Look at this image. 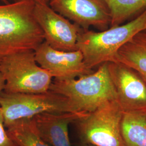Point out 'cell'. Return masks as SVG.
Returning <instances> with one entry per match:
<instances>
[{
	"instance_id": "52a82bcc",
	"label": "cell",
	"mask_w": 146,
	"mask_h": 146,
	"mask_svg": "<svg viewBox=\"0 0 146 146\" xmlns=\"http://www.w3.org/2000/svg\"><path fill=\"white\" fill-rule=\"evenodd\" d=\"M116 100L123 112L146 115V81L135 69L119 62H108Z\"/></svg>"
},
{
	"instance_id": "8fae6325",
	"label": "cell",
	"mask_w": 146,
	"mask_h": 146,
	"mask_svg": "<svg viewBox=\"0 0 146 146\" xmlns=\"http://www.w3.org/2000/svg\"><path fill=\"white\" fill-rule=\"evenodd\" d=\"M87 114L43 113L31 117L39 135L50 146H72L68 127Z\"/></svg>"
},
{
	"instance_id": "e0dca14e",
	"label": "cell",
	"mask_w": 146,
	"mask_h": 146,
	"mask_svg": "<svg viewBox=\"0 0 146 146\" xmlns=\"http://www.w3.org/2000/svg\"><path fill=\"white\" fill-rule=\"evenodd\" d=\"M5 85V79L0 70V93L3 90Z\"/></svg>"
},
{
	"instance_id": "277c9868",
	"label": "cell",
	"mask_w": 146,
	"mask_h": 146,
	"mask_svg": "<svg viewBox=\"0 0 146 146\" xmlns=\"http://www.w3.org/2000/svg\"><path fill=\"white\" fill-rule=\"evenodd\" d=\"M5 79L3 91L10 93H40L48 91L52 75L37 63L34 50L14 54L0 62Z\"/></svg>"
},
{
	"instance_id": "7a4b0ae2",
	"label": "cell",
	"mask_w": 146,
	"mask_h": 146,
	"mask_svg": "<svg viewBox=\"0 0 146 146\" xmlns=\"http://www.w3.org/2000/svg\"><path fill=\"white\" fill-rule=\"evenodd\" d=\"M49 90L68 99L75 112L88 114L101 106L116 100L115 89L108 68V62L96 71L67 80L52 81Z\"/></svg>"
},
{
	"instance_id": "9a60e30c",
	"label": "cell",
	"mask_w": 146,
	"mask_h": 146,
	"mask_svg": "<svg viewBox=\"0 0 146 146\" xmlns=\"http://www.w3.org/2000/svg\"><path fill=\"white\" fill-rule=\"evenodd\" d=\"M111 16L110 27L116 26L146 9V0H103Z\"/></svg>"
},
{
	"instance_id": "5b68a950",
	"label": "cell",
	"mask_w": 146,
	"mask_h": 146,
	"mask_svg": "<svg viewBox=\"0 0 146 146\" xmlns=\"http://www.w3.org/2000/svg\"><path fill=\"white\" fill-rule=\"evenodd\" d=\"M123 113L116 100H113L76 121L74 123L82 143L125 146L121 133Z\"/></svg>"
},
{
	"instance_id": "8992f818",
	"label": "cell",
	"mask_w": 146,
	"mask_h": 146,
	"mask_svg": "<svg viewBox=\"0 0 146 146\" xmlns=\"http://www.w3.org/2000/svg\"><path fill=\"white\" fill-rule=\"evenodd\" d=\"M5 128L15 121L43 113L75 112L67 98L49 90L40 93H0Z\"/></svg>"
},
{
	"instance_id": "30bf717a",
	"label": "cell",
	"mask_w": 146,
	"mask_h": 146,
	"mask_svg": "<svg viewBox=\"0 0 146 146\" xmlns=\"http://www.w3.org/2000/svg\"><path fill=\"white\" fill-rule=\"evenodd\" d=\"M49 5L84 31L94 27L102 31L110 25V10L103 0H50Z\"/></svg>"
},
{
	"instance_id": "2e32d148",
	"label": "cell",
	"mask_w": 146,
	"mask_h": 146,
	"mask_svg": "<svg viewBox=\"0 0 146 146\" xmlns=\"http://www.w3.org/2000/svg\"><path fill=\"white\" fill-rule=\"evenodd\" d=\"M0 146H18L8 135L4 123V117L0 107Z\"/></svg>"
},
{
	"instance_id": "3957f363",
	"label": "cell",
	"mask_w": 146,
	"mask_h": 146,
	"mask_svg": "<svg viewBox=\"0 0 146 146\" xmlns=\"http://www.w3.org/2000/svg\"><path fill=\"white\" fill-rule=\"evenodd\" d=\"M146 31V9L125 25L110 27L102 31H84L78 34L77 47L82 52L88 68L115 62L120 48L136 34Z\"/></svg>"
},
{
	"instance_id": "4fadbf2b",
	"label": "cell",
	"mask_w": 146,
	"mask_h": 146,
	"mask_svg": "<svg viewBox=\"0 0 146 146\" xmlns=\"http://www.w3.org/2000/svg\"><path fill=\"white\" fill-rule=\"evenodd\" d=\"M121 133L125 146H146V115L123 112Z\"/></svg>"
},
{
	"instance_id": "ba28073f",
	"label": "cell",
	"mask_w": 146,
	"mask_h": 146,
	"mask_svg": "<svg viewBox=\"0 0 146 146\" xmlns=\"http://www.w3.org/2000/svg\"><path fill=\"white\" fill-rule=\"evenodd\" d=\"M34 16L42 31L44 41L54 49L78 50L77 41L82 29L53 10L48 5L35 3Z\"/></svg>"
},
{
	"instance_id": "9c48e42d",
	"label": "cell",
	"mask_w": 146,
	"mask_h": 146,
	"mask_svg": "<svg viewBox=\"0 0 146 146\" xmlns=\"http://www.w3.org/2000/svg\"><path fill=\"white\" fill-rule=\"evenodd\" d=\"M34 52L37 64L50 73L55 80H71L94 72L87 67L79 50H58L44 41Z\"/></svg>"
},
{
	"instance_id": "6da1fadb",
	"label": "cell",
	"mask_w": 146,
	"mask_h": 146,
	"mask_svg": "<svg viewBox=\"0 0 146 146\" xmlns=\"http://www.w3.org/2000/svg\"><path fill=\"white\" fill-rule=\"evenodd\" d=\"M35 4L20 0L0 5V62L14 54L35 50L44 41L34 16Z\"/></svg>"
},
{
	"instance_id": "5bb4252c",
	"label": "cell",
	"mask_w": 146,
	"mask_h": 146,
	"mask_svg": "<svg viewBox=\"0 0 146 146\" xmlns=\"http://www.w3.org/2000/svg\"><path fill=\"white\" fill-rule=\"evenodd\" d=\"M6 130L18 146H50L39 135L32 118L15 121Z\"/></svg>"
},
{
	"instance_id": "ac0fdd59",
	"label": "cell",
	"mask_w": 146,
	"mask_h": 146,
	"mask_svg": "<svg viewBox=\"0 0 146 146\" xmlns=\"http://www.w3.org/2000/svg\"><path fill=\"white\" fill-rule=\"evenodd\" d=\"M20 1V0H14V1ZM33 1L35 3L38 4H43V5H48L50 1V0H31Z\"/></svg>"
},
{
	"instance_id": "d6986e66",
	"label": "cell",
	"mask_w": 146,
	"mask_h": 146,
	"mask_svg": "<svg viewBox=\"0 0 146 146\" xmlns=\"http://www.w3.org/2000/svg\"><path fill=\"white\" fill-rule=\"evenodd\" d=\"M83 145H84V146H94L90 145H87V144H83Z\"/></svg>"
},
{
	"instance_id": "ffe728a7",
	"label": "cell",
	"mask_w": 146,
	"mask_h": 146,
	"mask_svg": "<svg viewBox=\"0 0 146 146\" xmlns=\"http://www.w3.org/2000/svg\"><path fill=\"white\" fill-rule=\"evenodd\" d=\"M3 2H4V3H7L8 2H7V0H2Z\"/></svg>"
},
{
	"instance_id": "7c38bea8",
	"label": "cell",
	"mask_w": 146,
	"mask_h": 146,
	"mask_svg": "<svg viewBox=\"0 0 146 146\" xmlns=\"http://www.w3.org/2000/svg\"><path fill=\"white\" fill-rule=\"evenodd\" d=\"M115 62L133 68L146 81V31L137 33L120 48Z\"/></svg>"
}]
</instances>
